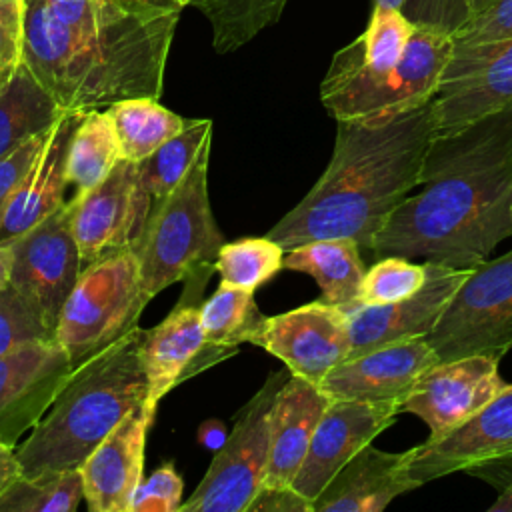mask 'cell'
Listing matches in <instances>:
<instances>
[{
  "instance_id": "f35d334b",
  "label": "cell",
  "mask_w": 512,
  "mask_h": 512,
  "mask_svg": "<svg viewBox=\"0 0 512 512\" xmlns=\"http://www.w3.org/2000/svg\"><path fill=\"white\" fill-rule=\"evenodd\" d=\"M52 128H48L46 132H40L36 136H32L30 140H26L24 144H20L18 148H14L12 152L0 156V222L2 216L12 200V196L16 194L20 182L24 180L26 172L30 170V166L34 164L36 156L40 154V150L44 148L48 134Z\"/></svg>"
},
{
  "instance_id": "cb8c5ba5",
  "label": "cell",
  "mask_w": 512,
  "mask_h": 512,
  "mask_svg": "<svg viewBox=\"0 0 512 512\" xmlns=\"http://www.w3.org/2000/svg\"><path fill=\"white\" fill-rule=\"evenodd\" d=\"M330 400L320 386L294 374L288 376L272 408L270 454L262 486H292Z\"/></svg>"
},
{
  "instance_id": "e0dca14e",
  "label": "cell",
  "mask_w": 512,
  "mask_h": 512,
  "mask_svg": "<svg viewBox=\"0 0 512 512\" xmlns=\"http://www.w3.org/2000/svg\"><path fill=\"white\" fill-rule=\"evenodd\" d=\"M426 266V282L412 296L380 306L358 304L346 310L350 358L398 340L428 336L434 330L472 268H452L438 262H426Z\"/></svg>"
},
{
  "instance_id": "ab89813d",
  "label": "cell",
  "mask_w": 512,
  "mask_h": 512,
  "mask_svg": "<svg viewBox=\"0 0 512 512\" xmlns=\"http://www.w3.org/2000/svg\"><path fill=\"white\" fill-rule=\"evenodd\" d=\"M506 38H512V0H496L452 36L454 44H480Z\"/></svg>"
},
{
  "instance_id": "60d3db41",
  "label": "cell",
  "mask_w": 512,
  "mask_h": 512,
  "mask_svg": "<svg viewBox=\"0 0 512 512\" xmlns=\"http://www.w3.org/2000/svg\"><path fill=\"white\" fill-rule=\"evenodd\" d=\"M246 512H314V504L292 486H262Z\"/></svg>"
},
{
  "instance_id": "ffe728a7",
  "label": "cell",
  "mask_w": 512,
  "mask_h": 512,
  "mask_svg": "<svg viewBox=\"0 0 512 512\" xmlns=\"http://www.w3.org/2000/svg\"><path fill=\"white\" fill-rule=\"evenodd\" d=\"M234 354L236 350L210 346L204 336L200 306L190 300H180L158 326L144 330L140 348L148 382V398L144 404L156 410L158 402L182 380Z\"/></svg>"
},
{
  "instance_id": "b9f144b4",
  "label": "cell",
  "mask_w": 512,
  "mask_h": 512,
  "mask_svg": "<svg viewBox=\"0 0 512 512\" xmlns=\"http://www.w3.org/2000/svg\"><path fill=\"white\" fill-rule=\"evenodd\" d=\"M22 476L16 450L0 442V498Z\"/></svg>"
},
{
  "instance_id": "5b68a950",
  "label": "cell",
  "mask_w": 512,
  "mask_h": 512,
  "mask_svg": "<svg viewBox=\"0 0 512 512\" xmlns=\"http://www.w3.org/2000/svg\"><path fill=\"white\" fill-rule=\"evenodd\" d=\"M142 340L144 330L136 326L74 366L48 412L16 446L22 476L80 468L112 428L146 402Z\"/></svg>"
},
{
  "instance_id": "2e32d148",
  "label": "cell",
  "mask_w": 512,
  "mask_h": 512,
  "mask_svg": "<svg viewBox=\"0 0 512 512\" xmlns=\"http://www.w3.org/2000/svg\"><path fill=\"white\" fill-rule=\"evenodd\" d=\"M498 362L500 358L490 354L436 362L416 380L400 414L418 416L430 430L428 438L450 432L506 388Z\"/></svg>"
},
{
  "instance_id": "ee69618b",
  "label": "cell",
  "mask_w": 512,
  "mask_h": 512,
  "mask_svg": "<svg viewBox=\"0 0 512 512\" xmlns=\"http://www.w3.org/2000/svg\"><path fill=\"white\" fill-rule=\"evenodd\" d=\"M10 284V252L4 242H0V290Z\"/></svg>"
},
{
  "instance_id": "f6af8a7d",
  "label": "cell",
  "mask_w": 512,
  "mask_h": 512,
  "mask_svg": "<svg viewBox=\"0 0 512 512\" xmlns=\"http://www.w3.org/2000/svg\"><path fill=\"white\" fill-rule=\"evenodd\" d=\"M488 510L490 512H512V482L500 492V496Z\"/></svg>"
},
{
  "instance_id": "74e56055",
  "label": "cell",
  "mask_w": 512,
  "mask_h": 512,
  "mask_svg": "<svg viewBox=\"0 0 512 512\" xmlns=\"http://www.w3.org/2000/svg\"><path fill=\"white\" fill-rule=\"evenodd\" d=\"M24 0H0V88L24 62Z\"/></svg>"
},
{
  "instance_id": "4dcf8cb0",
  "label": "cell",
  "mask_w": 512,
  "mask_h": 512,
  "mask_svg": "<svg viewBox=\"0 0 512 512\" xmlns=\"http://www.w3.org/2000/svg\"><path fill=\"white\" fill-rule=\"evenodd\" d=\"M200 316L206 342L236 352L264 318L254 302V292L228 282H220L216 292L202 302Z\"/></svg>"
},
{
  "instance_id": "4316f807",
  "label": "cell",
  "mask_w": 512,
  "mask_h": 512,
  "mask_svg": "<svg viewBox=\"0 0 512 512\" xmlns=\"http://www.w3.org/2000/svg\"><path fill=\"white\" fill-rule=\"evenodd\" d=\"M120 160V142L108 112L102 108L82 110L66 154V178L74 194L92 190Z\"/></svg>"
},
{
  "instance_id": "7a4b0ae2",
  "label": "cell",
  "mask_w": 512,
  "mask_h": 512,
  "mask_svg": "<svg viewBox=\"0 0 512 512\" xmlns=\"http://www.w3.org/2000/svg\"><path fill=\"white\" fill-rule=\"evenodd\" d=\"M24 64L64 110L160 98L182 8L24 0Z\"/></svg>"
},
{
  "instance_id": "4fadbf2b",
  "label": "cell",
  "mask_w": 512,
  "mask_h": 512,
  "mask_svg": "<svg viewBox=\"0 0 512 512\" xmlns=\"http://www.w3.org/2000/svg\"><path fill=\"white\" fill-rule=\"evenodd\" d=\"M248 342L282 360L290 374L316 386L350 358L346 312L322 300L264 316Z\"/></svg>"
},
{
  "instance_id": "6da1fadb",
  "label": "cell",
  "mask_w": 512,
  "mask_h": 512,
  "mask_svg": "<svg viewBox=\"0 0 512 512\" xmlns=\"http://www.w3.org/2000/svg\"><path fill=\"white\" fill-rule=\"evenodd\" d=\"M416 194L402 200L372 256L476 268L512 236V104L434 136Z\"/></svg>"
},
{
  "instance_id": "7402d4cb",
  "label": "cell",
  "mask_w": 512,
  "mask_h": 512,
  "mask_svg": "<svg viewBox=\"0 0 512 512\" xmlns=\"http://www.w3.org/2000/svg\"><path fill=\"white\" fill-rule=\"evenodd\" d=\"M406 452H384L372 444L350 458L314 500V512H382L404 492L418 488L408 476Z\"/></svg>"
},
{
  "instance_id": "f1b7e54d",
  "label": "cell",
  "mask_w": 512,
  "mask_h": 512,
  "mask_svg": "<svg viewBox=\"0 0 512 512\" xmlns=\"http://www.w3.org/2000/svg\"><path fill=\"white\" fill-rule=\"evenodd\" d=\"M288 0H192L212 26V46L218 54L238 50L258 32L278 22Z\"/></svg>"
},
{
  "instance_id": "277c9868",
  "label": "cell",
  "mask_w": 512,
  "mask_h": 512,
  "mask_svg": "<svg viewBox=\"0 0 512 512\" xmlns=\"http://www.w3.org/2000/svg\"><path fill=\"white\" fill-rule=\"evenodd\" d=\"M452 48L450 34L374 4L366 30L334 54L320 100L334 120L390 118L424 106L440 86Z\"/></svg>"
},
{
  "instance_id": "7dc6e473",
  "label": "cell",
  "mask_w": 512,
  "mask_h": 512,
  "mask_svg": "<svg viewBox=\"0 0 512 512\" xmlns=\"http://www.w3.org/2000/svg\"><path fill=\"white\" fill-rule=\"evenodd\" d=\"M494 2H496V0H468V6H470V10H472V18L478 16V14H482L484 10H488Z\"/></svg>"
},
{
  "instance_id": "e575fe53",
  "label": "cell",
  "mask_w": 512,
  "mask_h": 512,
  "mask_svg": "<svg viewBox=\"0 0 512 512\" xmlns=\"http://www.w3.org/2000/svg\"><path fill=\"white\" fill-rule=\"evenodd\" d=\"M54 338L40 312L12 284L0 290V354L30 342Z\"/></svg>"
},
{
  "instance_id": "603a6c76",
  "label": "cell",
  "mask_w": 512,
  "mask_h": 512,
  "mask_svg": "<svg viewBox=\"0 0 512 512\" xmlns=\"http://www.w3.org/2000/svg\"><path fill=\"white\" fill-rule=\"evenodd\" d=\"M80 114L82 110H66L52 126L44 148L26 172L2 216L0 242L6 244L24 234L66 202V154Z\"/></svg>"
},
{
  "instance_id": "681fc988",
  "label": "cell",
  "mask_w": 512,
  "mask_h": 512,
  "mask_svg": "<svg viewBox=\"0 0 512 512\" xmlns=\"http://www.w3.org/2000/svg\"><path fill=\"white\" fill-rule=\"evenodd\" d=\"M172 2H174V4H178V6H182V8H184V6H190V2H192V0H172Z\"/></svg>"
},
{
  "instance_id": "5bb4252c",
  "label": "cell",
  "mask_w": 512,
  "mask_h": 512,
  "mask_svg": "<svg viewBox=\"0 0 512 512\" xmlns=\"http://www.w3.org/2000/svg\"><path fill=\"white\" fill-rule=\"evenodd\" d=\"M74 370L56 338L30 340L0 354V442L16 448L48 412Z\"/></svg>"
},
{
  "instance_id": "7c38bea8",
  "label": "cell",
  "mask_w": 512,
  "mask_h": 512,
  "mask_svg": "<svg viewBox=\"0 0 512 512\" xmlns=\"http://www.w3.org/2000/svg\"><path fill=\"white\" fill-rule=\"evenodd\" d=\"M512 104V38L454 44L432 98L436 136Z\"/></svg>"
},
{
  "instance_id": "c3c4849f",
  "label": "cell",
  "mask_w": 512,
  "mask_h": 512,
  "mask_svg": "<svg viewBox=\"0 0 512 512\" xmlns=\"http://www.w3.org/2000/svg\"><path fill=\"white\" fill-rule=\"evenodd\" d=\"M406 0H374V4H380V6H390V8H398L402 10Z\"/></svg>"
},
{
  "instance_id": "836d02e7",
  "label": "cell",
  "mask_w": 512,
  "mask_h": 512,
  "mask_svg": "<svg viewBox=\"0 0 512 512\" xmlns=\"http://www.w3.org/2000/svg\"><path fill=\"white\" fill-rule=\"evenodd\" d=\"M426 274V262L418 264L416 260H408L402 256L376 258V262L366 268L358 304L380 306L404 300L424 286Z\"/></svg>"
},
{
  "instance_id": "d6986e66",
  "label": "cell",
  "mask_w": 512,
  "mask_h": 512,
  "mask_svg": "<svg viewBox=\"0 0 512 512\" xmlns=\"http://www.w3.org/2000/svg\"><path fill=\"white\" fill-rule=\"evenodd\" d=\"M436 362L426 336L384 344L338 364L320 388L332 400H358L402 406L416 380Z\"/></svg>"
},
{
  "instance_id": "d6a6232c",
  "label": "cell",
  "mask_w": 512,
  "mask_h": 512,
  "mask_svg": "<svg viewBox=\"0 0 512 512\" xmlns=\"http://www.w3.org/2000/svg\"><path fill=\"white\" fill-rule=\"evenodd\" d=\"M284 248L268 236H250L222 244L216 272L222 282L256 290L284 268Z\"/></svg>"
},
{
  "instance_id": "8992f818",
  "label": "cell",
  "mask_w": 512,
  "mask_h": 512,
  "mask_svg": "<svg viewBox=\"0 0 512 512\" xmlns=\"http://www.w3.org/2000/svg\"><path fill=\"white\" fill-rule=\"evenodd\" d=\"M210 144L202 148L180 184L154 200L146 228L134 246L140 282L152 300L164 288L186 280L202 290L224 244L208 198Z\"/></svg>"
},
{
  "instance_id": "d4e9b609",
  "label": "cell",
  "mask_w": 512,
  "mask_h": 512,
  "mask_svg": "<svg viewBox=\"0 0 512 512\" xmlns=\"http://www.w3.org/2000/svg\"><path fill=\"white\" fill-rule=\"evenodd\" d=\"M360 246L346 238H324L304 242L284 252V268L312 276L322 292V302L344 312L358 304L366 266Z\"/></svg>"
},
{
  "instance_id": "44dd1931",
  "label": "cell",
  "mask_w": 512,
  "mask_h": 512,
  "mask_svg": "<svg viewBox=\"0 0 512 512\" xmlns=\"http://www.w3.org/2000/svg\"><path fill=\"white\" fill-rule=\"evenodd\" d=\"M154 414L146 404L132 408L82 462L84 500L92 512H130Z\"/></svg>"
},
{
  "instance_id": "484cf974",
  "label": "cell",
  "mask_w": 512,
  "mask_h": 512,
  "mask_svg": "<svg viewBox=\"0 0 512 512\" xmlns=\"http://www.w3.org/2000/svg\"><path fill=\"white\" fill-rule=\"evenodd\" d=\"M64 112L22 62L14 78L0 88V156L52 128Z\"/></svg>"
},
{
  "instance_id": "8d00e7d4",
  "label": "cell",
  "mask_w": 512,
  "mask_h": 512,
  "mask_svg": "<svg viewBox=\"0 0 512 512\" xmlns=\"http://www.w3.org/2000/svg\"><path fill=\"white\" fill-rule=\"evenodd\" d=\"M402 14L416 26L454 36L472 20L468 0H406Z\"/></svg>"
},
{
  "instance_id": "ba28073f",
  "label": "cell",
  "mask_w": 512,
  "mask_h": 512,
  "mask_svg": "<svg viewBox=\"0 0 512 512\" xmlns=\"http://www.w3.org/2000/svg\"><path fill=\"white\" fill-rule=\"evenodd\" d=\"M290 372H272L240 410L232 432L216 450L208 472L180 512H246L264 484L270 454V420Z\"/></svg>"
},
{
  "instance_id": "d590c367",
  "label": "cell",
  "mask_w": 512,
  "mask_h": 512,
  "mask_svg": "<svg viewBox=\"0 0 512 512\" xmlns=\"http://www.w3.org/2000/svg\"><path fill=\"white\" fill-rule=\"evenodd\" d=\"M182 478L172 462L156 468L138 484L130 512H180L182 506Z\"/></svg>"
},
{
  "instance_id": "7bdbcfd3",
  "label": "cell",
  "mask_w": 512,
  "mask_h": 512,
  "mask_svg": "<svg viewBox=\"0 0 512 512\" xmlns=\"http://www.w3.org/2000/svg\"><path fill=\"white\" fill-rule=\"evenodd\" d=\"M196 438H198V442H200L204 448L216 452V450L222 448V444L226 442L228 430H226V426H224L220 420L210 418V420H206V422H202V424L198 426Z\"/></svg>"
},
{
  "instance_id": "9c48e42d",
  "label": "cell",
  "mask_w": 512,
  "mask_h": 512,
  "mask_svg": "<svg viewBox=\"0 0 512 512\" xmlns=\"http://www.w3.org/2000/svg\"><path fill=\"white\" fill-rule=\"evenodd\" d=\"M426 338L440 360L512 348V250L470 270Z\"/></svg>"
},
{
  "instance_id": "1f68e13d",
  "label": "cell",
  "mask_w": 512,
  "mask_h": 512,
  "mask_svg": "<svg viewBox=\"0 0 512 512\" xmlns=\"http://www.w3.org/2000/svg\"><path fill=\"white\" fill-rule=\"evenodd\" d=\"M84 498L80 468L20 476L0 498V512H72Z\"/></svg>"
},
{
  "instance_id": "9a60e30c",
  "label": "cell",
  "mask_w": 512,
  "mask_h": 512,
  "mask_svg": "<svg viewBox=\"0 0 512 512\" xmlns=\"http://www.w3.org/2000/svg\"><path fill=\"white\" fill-rule=\"evenodd\" d=\"M512 458V384L450 432L408 448L406 470L418 484Z\"/></svg>"
},
{
  "instance_id": "52a82bcc",
  "label": "cell",
  "mask_w": 512,
  "mask_h": 512,
  "mask_svg": "<svg viewBox=\"0 0 512 512\" xmlns=\"http://www.w3.org/2000/svg\"><path fill=\"white\" fill-rule=\"evenodd\" d=\"M148 302L134 248L108 254L82 268L60 310L54 338L78 366L136 328Z\"/></svg>"
},
{
  "instance_id": "ac0fdd59",
  "label": "cell",
  "mask_w": 512,
  "mask_h": 512,
  "mask_svg": "<svg viewBox=\"0 0 512 512\" xmlns=\"http://www.w3.org/2000/svg\"><path fill=\"white\" fill-rule=\"evenodd\" d=\"M400 406L358 400H330L302 460L292 488L312 504L342 466L396 422Z\"/></svg>"
},
{
  "instance_id": "83f0119b",
  "label": "cell",
  "mask_w": 512,
  "mask_h": 512,
  "mask_svg": "<svg viewBox=\"0 0 512 512\" xmlns=\"http://www.w3.org/2000/svg\"><path fill=\"white\" fill-rule=\"evenodd\" d=\"M106 112L114 124L122 158L130 162L148 158L188 124V120L164 108L150 96L114 102Z\"/></svg>"
},
{
  "instance_id": "f546056e",
  "label": "cell",
  "mask_w": 512,
  "mask_h": 512,
  "mask_svg": "<svg viewBox=\"0 0 512 512\" xmlns=\"http://www.w3.org/2000/svg\"><path fill=\"white\" fill-rule=\"evenodd\" d=\"M210 140L212 120H188L182 132L164 142L148 158L136 162L140 180L152 200L164 198L180 184Z\"/></svg>"
},
{
  "instance_id": "3957f363",
  "label": "cell",
  "mask_w": 512,
  "mask_h": 512,
  "mask_svg": "<svg viewBox=\"0 0 512 512\" xmlns=\"http://www.w3.org/2000/svg\"><path fill=\"white\" fill-rule=\"evenodd\" d=\"M434 136L432 100L390 118L336 120L326 170L266 236L284 250L312 240L346 238L370 252L402 200L422 184Z\"/></svg>"
},
{
  "instance_id": "8fae6325",
  "label": "cell",
  "mask_w": 512,
  "mask_h": 512,
  "mask_svg": "<svg viewBox=\"0 0 512 512\" xmlns=\"http://www.w3.org/2000/svg\"><path fill=\"white\" fill-rule=\"evenodd\" d=\"M70 200L82 268L108 254L134 248L154 204L140 180L138 164L124 158L100 184Z\"/></svg>"
},
{
  "instance_id": "bcb514c9",
  "label": "cell",
  "mask_w": 512,
  "mask_h": 512,
  "mask_svg": "<svg viewBox=\"0 0 512 512\" xmlns=\"http://www.w3.org/2000/svg\"><path fill=\"white\" fill-rule=\"evenodd\" d=\"M122 2L134 8H182L172 0H122Z\"/></svg>"
},
{
  "instance_id": "30bf717a",
  "label": "cell",
  "mask_w": 512,
  "mask_h": 512,
  "mask_svg": "<svg viewBox=\"0 0 512 512\" xmlns=\"http://www.w3.org/2000/svg\"><path fill=\"white\" fill-rule=\"evenodd\" d=\"M6 246L10 252V284L30 300L46 326L56 332L60 310L82 272L80 250L72 232V200H66Z\"/></svg>"
}]
</instances>
